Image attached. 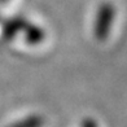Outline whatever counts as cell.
<instances>
[{
    "instance_id": "2",
    "label": "cell",
    "mask_w": 127,
    "mask_h": 127,
    "mask_svg": "<svg viewBox=\"0 0 127 127\" xmlns=\"http://www.w3.org/2000/svg\"><path fill=\"white\" fill-rule=\"evenodd\" d=\"M22 34H24L25 42L30 45H38V44L42 43L45 38V31L42 27H39L35 24H29V22L24 27Z\"/></svg>"
},
{
    "instance_id": "1",
    "label": "cell",
    "mask_w": 127,
    "mask_h": 127,
    "mask_svg": "<svg viewBox=\"0 0 127 127\" xmlns=\"http://www.w3.org/2000/svg\"><path fill=\"white\" fill-rule=\"evenodd\" d=\"M115 14H117V9L112 1H102L99 4L92 26V34L97 42H104L109 38Z\"/></svg>"
},
{
    "instance_id": "5",
    "label": "cell",
    "mask_w": 127,
    "mask_h": 127,
    "mask_svg": "<svg viewBox=\"0 0 127 127\" xmlns=\"http://www.w3.org/2000/svg\"><path fill=\"white\" fill-rule=\"evenodd\" d=\"M80 127H99V126H97V122L94 118L87 117V118H83L82 123H80Z\"/></svg>"
},
{
    "instance_id": "4",
    "label": "cell",
    "mask_w": 127,
    "mask_h": 127,
    "mask_svg": "<svg viewBox=\"0 0 127 127\" xmlns=\"http://www.w3.org/2000/svg\"><path fill=\"white\" fill-rule=\"evenodd\" d=\"M44 123V119L39 114H30L27 117L20 119L10 127H42Z\"/></svg>"
},
{
    "instance_id": "3",
    "label": "cell",
    "mask_w": 127,
    "mask_h": 127,
    "mask_svg": "<svg viewBox=\"0 0 127 127\" xmlns=\"http://www.w3.org/2000/svg\"><path fill=\"white\" fill-rule=\"evenodd\" d=\"M27 21L24 20V18H13L8 21L7 24L4 25V29H3V35L5 39H13L17 36L18 32H22L24 27L26 26Z\"/></svg>"
}]
</instances>
